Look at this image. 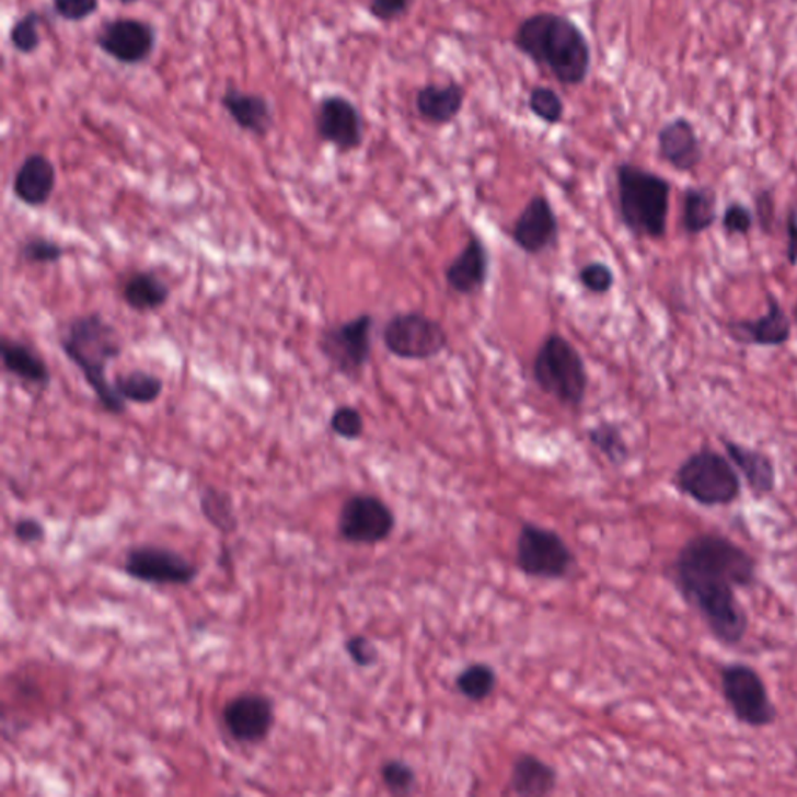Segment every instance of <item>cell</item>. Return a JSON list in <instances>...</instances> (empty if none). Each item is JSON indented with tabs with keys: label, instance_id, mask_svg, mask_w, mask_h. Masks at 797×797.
Returning a JSON list of instances; mask_svg holds the SVG:
<instances>
[{
	"label": "cell",
	"instance_id": "1",
	"mask_svg": "<svg viewBox=\"0 0 797 797\" xmlns=\"http://www.w3.org/2000/svg\"><path fill=\"white\" fill-rule=\"evenodd\" d=\"M758 559L732 539L719 533L690 538L671 563L674 589L725 647L747 637L749 620L737 590L758 582Z\"/></svg>",
	"mask_w": 797,
	"mask_h": 797
},
{
	"label": "cell",
	"instance_id": "2",
	"mask_svg": "<svg viewBox=\"0 0 797 797\" xmlns=\"http://www.w3.org/2000/svg\"><path fill=\"white\" fill-rule=\"evenodd\" d=\"M512 46L559 84L581 86L592 70V47L585 31L566 14L538 11L519 22Z\"/></svg>",
	"mask_w": 797,
	"mask_h": 797
},
{
	"label": "cell",
	"instance_id": "3",
	"mask_svg": "<svg viewBox=\"0 0 797 797\" xmlns=\"http://www.w3.org/2000/svg\"><path fill=\"white\" fill-rule=\"evenodd\" d=\"M60 348L83 374L84 382L106 413L114 416L127 412V402L108 380L106 369L111 361L119 359L124 345L119 332L100 313L77 316L68 324L60 338Z\"/></svg>",
	"mask_w": 797,
	"mask_h": 797
},
{
	"label": "cell",
	"instance_id": "4",
	"mask_svg": "<svg viewBox=\"0 0 797 797\" xmlns=\"http://www.w3.org/2000/svg\"><path fill=\"white\" fill-rule=\"evenodd\" d=\"M620 220L638 239L662 240L667 235L671 183L666 176L633 162L615 168Z\"/></svg>",
	"mask_w": 797,
	"mask_h": 797
},
{
	"label": "cell",
	"instance_id": "5",
	"mask_svg": "<svg viewBox=\"0 0 797 797\" xmlns=\"http://www.w3.org/2000/svg\"><path fill=\"white\" fill-rule=\"evenodd\" d=\"M674 488L701 507H729L741 496L740 474L728 455L712 448L690 453L674 472Z\"/></svg>",
	"mask_w": 797,
	"mask_h": 797
},
{
	"label": "cell",
	"instance_id": "6",
	"mask_svg": "<svg viewBox=\"0 0 797 797\" xmlns=\"http://www.w3.org/2000/svg\"><path fill=\"white\" fill-rule=\"evenodd\" d=\"M539 389L566 407L578 408L588 393L589 378L581 354L563 335H548L533 361Z\"/></svg>",
	"mask_w": 797,
	"mask_h": 797
},
{
	"label": "cell",
	"instance_id": "7",
	"mask_svg": "<svg viewBox=\"0 0 797 797\" xmlns=\"http://www.w3.org/2000/svg\"><path fill=\"white\" fill-rule=\"evenodd\" d=\"M719 685L723 700L741 725L763 729L776 723V704L754 667L744 662L726 663L719 670Z\"/></svg>",
	"mask_w": 797,
	"mask_h": 797
},
{
	"label": "cell",
	"instance_id": "8",
	"mask_svg": "<svg viewBox=\"0 0 797 797\" xmlns=\"http://www.w3.org/2000/svg\"><path fill=\"white\" fill-rule=\"evenodd\" d=\"M383 345L402 360H430L448 348L449 337L437 320L419 312L391 316L382 332Z\"/></svg>",
	"mask_w": 797,
	"mask_h": 797
},
{
	"label": "cell",
	"instance_id": "9",
	"mask_svg": "<svg viewBox=\"0 0 797 797\" xmlns=\"http://www.w3.org/2000/svg\"><path fill=\"white\" fill-rule=\"evenodd\" d=\"M570 547L556 531L527 522L516 544V564L533 578L559 579L574 566Z\"/></svg>",
	"mask_w": 797,
	"mask_h": 797
},
{
	"label": "cell",
	"instance_id": "10",
	"mask_svg": "<svg viewBox=\"0 0 797 797\" xmlns=\"http://www.w3.org/2000/svg\"><path fill=\"white\" fill-rule=\"evenodd\" d=\"M374 320L368 313L332 326L321 334L319 346L331 367L350 380L359 379L371 359Z\"/></svg>",
	"mask_w": 797,
	"mask_h": 797
},
{
	"label": "cell",
	"instance_id": "11",
	"mask_svg": "<svg viewBox=\"0 0 797 797\" xmlns=\"http://www.w3.org/2000/svg\"><path fill=\"white\" fill-rule=\"evenodd\" d=\"M124 571L136 581L154 586H189L198 578V567L186 556L160 545H138L128 550Z\"/></svg>",
	"mask_w": 797,
	"mask_h": 797
},
{
	"label": "cell",
	"instance_id": "12",
	"mask_svg": "<svg viewBox=\"0 0 797 797\" xmlns=\"http://www.w3.org/2000/svg\"><path fill=\"white\" fill-rule=\"evenodd\" d=\"M102 54L124 66L143 65L153 57L158 31L150 22L138 18H116L106 21L94 36Z\"/></svg>",
	"mask_w": 797,
	"mask_h": 797
},
{
	"label": "cell",
	"instance_id": "13",
	"mask_svg": "<svg viewBox=\"0 0 797 797\" xmlns=\"http://www.w3.org/2000/svg\"><path fill=\"white\" fill-rule=\"evenodd\" d=\"M313 122L319 138L335 147L338 153H353L363 146V114L346 95L330 94L321 97Z\"/></svg>",
	"mask_w": 797,
	"mask_h": 797
},
{
	"label": "cell",
	"instance_id": "14",
	"mask_svg": "<svg viewBox=\"0 0 797 797\" xmlns=\"http://www.w3.org/2000/svg\"><path fill=\"white\" fill-rule=\"evenodd\" d=\"M394 522L393 511L382 498L356 494L343 504L338 516V533L350 544L374 545L390 538Z\"/></svg>",
	"mask_w": 797,
	"mask_h": 797
},
{
	"label": "cell",
	"instance_id": "15",
	"mask_svg": "<svg viewBox=\"0 0 797 797\" xmlns=\"http://www.w3.org/2000/svg\"><path fill=\"white\" fill-rule=\"evenodd\" d=\"M221 718L232 740L259 744L267 740L275 725V704L262 693H240L223 707Z\"/></svg>",
	"mask_w": 797,
	"mask_h": 797
},
{
	"label": "cell",
	"instance_id": "16",
	"mask_svg": "<svg viewBox=\"0 0 797 797\" xmlns=\"http://www.w3.org/2000/svg\"><path fill=\"white\" fill-rule=\"evenodd\" d=\"M767 310L755 320H732L726 323V334L737 345L755 348H782L793 335V319H789L774 293H766Z\"/></svg>",
	"mask_w": 797,
	"mask_h": 797
},
{
	"label": "cell",
	"instance_id": "17",
	"mask_svg": "<svg viewBox=\"0 0 797 797\" xmlns=\"http://www.w3.org/2000/svg\"><path fill=\"white\" fill-rule=\"evenodd\" d=\"M559 223L552 203L544 195H534L527 203L512 227V240L523 253L538 256L558 242Z\"/></svg>",
	"mask_w": 797,
	"mask_h": 797
},
{
	"label": "cell",
	"instance_id": "18",
	"mask_svg": "<svg viewBox=\"0 0 797 797\" xmlns=\"http://www.w3.org/2000/svg\"><path fill=\"white\" fill-rule=\"evenodd\" d=\"M660 160L679 173H693L704 161V147L695 124L684 116L667 120L658 131Z\"/></svg>",
	"mask_w": 797,
	"mask_h": 797
},
{
	"label": "cell",
	"instance_id": "19",
	"mask_svg": "<svg viewBox=\"0 0 797 797\" xmlns=\"http://www.w3.org/2000/svg\"><path fill=\"white\" fill-rule=\"evenodd\" d=\"M220 105L240 130L257 138H265L275 127V109L265 95L228 86L221 94Z\"/></svg>",
	"mask_w": 797,
	"mask_h": 797
},
{
	"label": "cell",
	"instance_id": "20",
	"mask_svg": "<svg viewBox=\"0 0 797 797\" xmlns=\"http://www.w3.org/2000/svg\"><path fill=\"white\" fill-rule=\"evenodd\" d=\"M466 103V90L459 81L424 84L415 95L418 116L434 127H446L460 116Z\"/></svg>",
	"mask_w": 797,
	"mask_h": 797
},
{
	"label": "cell",
	"instance_id": "21",
	"mask_svg": "<svg viewBox=\"0 0 797 797\" xmlns=\"http://www.w3.org/2000/svg\"><path fill=\"white\" fill-rule=\"evenodd\" d=\"M721 444L738 474L747 482L752 496L762 498L774 493L777 485V469L767 453L728 438H721Z\"/></svg>",
	"mask_w": 797,
	"mask_h": 797
},
{
	"label": "cell",
	"instance_id": "22",
	"mask_svg": "<svg viewBox=\"0 0 797 797\" xmlns=\"http://www.w3.org/2000/svg\"><path fill=\"white\" fill-rule=\"evenodd\" d=\"M489 265L485 243L477 235H471L459 256L446 269L448 286L461 297H471L485 287L489 278Z\"/></svg>",
	"mask_w": 797,
	"mask_h": 797
},
{
	"label": "cell",
	"instance_id": "23",
	"mask_svg": "<svg viewBox=\"0 0 797 797\" xmlns=\"http://www.w3.org/2000/svg\"><path fill=\"white\" fill-rule=\"evenodd\" d=\"M57 187V169L43 153H32L22 161L13 180L14 197L28 208H41Z\"/></svg>",
	"mask_w": 797,
	"mask_h": 797
},
{
	"label": "cell",
	"instance_id": "24",
	"mask_svg": "<svg viewBox=\"0 0 797 797\" xmlns=\"http://www.w3.org/2000/svg\"><path fill=\"white\" fill-rule=\"evenodd\" d=\"M0 356L3 369L14 378L36 389L49 386L51 379L49 367L27 343L3 337L0 342Z\"/></svg>",
	"mask_w": 797,
	"mask_h": 797
},
{
	"label": "cell",
	"instance_id": "25",
	"mask_svg": "<svg viewBox=\"0 0 797 797\" xmlns=\"http://www.w3.org/2000/svg\"><path fill=\"white\" fill-rule=\"evenodd\" d=\"M718 220V194L712 186H689L682 194L681 224L689 238H697Z\"/></svg>",
	"mask_w": 797,
	"mask_h": 797
},
{
	"label": "cell",
	"instance_id": "26",
	"mask_svg": "<svg viewBox=\"0 0 797 797\" xmlns=\"http://www.w3.org/2000/svg\"><path fill=\"white\" fill-rule=\"evenodd\" d=\"M558 774L555 767L533 754H522L512 763V792L519 796H547L556 788Z\"/></svg>",
	"mask_w": 797,
	"mask_h": 797
},
{
	"label": "cell",
	"instance_id": "27",
	"mask_svg": "<svg viewBox=\"0 0 797 797\" xmlns=\"http://www.w3.org/2000/svg\"><path fill=\"white\" fill-rule=\"evenodd\" d=\"M122 298L136 312H153L168 304L170 287L153 272H139L127 279Z\"/></svg>",
	"mask_w": 797,
	"mask_h": 797
},
{
	"label": "cell",
	"instance_id": "28",
	"mask_svg": "<svg viewBox=\"0 0 797 797\" xmlns=\"http://www.w3.org/2000/svg\"><path fill=\"white\" fill-rule=\"evenodd\" d=\"M117 393L125 402L132 404L150 405L161 397L164 390V382L151 372L135 369L127 374H117L114 380Z\"/></svg>",
	"mask_w": 797,
	"mask_h": 797
},
{
	"label": "cell",
	"instance_id": "29",
	"mask_svg": "<svg viewBox=\"0 0 797 797\" xmlns=\"http://www.w3.org/2000/svg\"><path fill=\"white\" fill-rule=\"evenodd\" d=\"M199 508L205 519L221 534H232L238 530L239 520L230 494L208 486L201 490Z\"/></svg>",
	"mask_w": 797,
	"mask_h": 797
},
{
	"label": "cell",
	"instance_id": "30",
	"mask_svg": "<svg viewBox=\"0 0 797 797\" xmlns=\"http://www.w3.org/2000/svg\"><path fill=\"white\" fill-rule=\"evenodd\" d=\"M496 671L488 663H471L461 670L455 679L457 689L461 695L472 703H482L496 689Z\"/></svg>",
	"mask_w": 797,
	"mask_h": 797
},
{
	"label": "cell",
	"instance_id": "31",
	"mask_svg": "<svg viewBox=\"0 0 797 797\" xmlns=\"http://www.w3.org/2000/svg\"><path fill=\"white\" fill-rule=\"evenodd\" d=\"M590 444L607 457L609 463L622 466L629 460V448L622 430L612 423H600L588 434Z\"/></svg>",
	"mask_w": 797,
	"mask_h": 797
},
{
	"label": "cell",
	"instance_id": "32",
	"mask_svg": "<svg viewBox=\"0 0 797 797\" xmlns=\"http://www.w3.org/2000/svg\"><path fill=\"white\" fill-rule=\"evenodd\" d=\"M527 105H529L530 113L536 119L547 124L548 127L559 125L564 119V114H566L563 97H561L558 91L550 86L531 88Z\"/></svg>",
	"mask_w": 797,
	"mask_h": 797
},
{
	"label": "cell",
	"instance_id": "33",
	"mask_svg": "<svg viewBox=\"0 0 797 797\" xmlns=\"http://www.w3.org/2000/svg\"><path fill=\"white\" fill-rule=\"evenodd\" d=\"M41 16L39 11L28 10L22 14L20 20L14 22L10 31V44L18 54L33 55L38 51L43 38H41Z\"/></svg>",
	"mask_w": 797,
	"mask_h": 797
},
{
	"label": "cell",
	"instance_id": "34",
	"mask_svg": "<svg viewBox=\"0 0 797 797\" xmlns=\"http://www.w3.org/2000/svg\"><path fill=\"white\" fill-rule=\"evenodd\" d=\"M755 224L754 210L740 199L728 203L721 217V228L730 238H748Z\"/></svg>",
	"mask_w": 797,
	"mask_h": 797
},
{
	"label": "cell",
	"instance_id": "35",
	"mask_svg": "<svg viewBox=\"0 0 797 797\" xmlns=\"http://www.w3.org/2000/svg\"><path fill=\"white\" fill-rule=\"evenodd\" d=\"M380 776L391 795H409L416 785L415 770L402 760H389L383 763Z\"/></svg>",
	"mask_w": 797,
	"mask_h": 797
},
{
	"label": "cell",
	"instance_id": "36",
	"mask_svg": "<svg viewBox=\"0 0 797 797\" xmlns=\"http://www.w3.org/2000/svg\"><path fill=\"white\" fill-rule=\"evenodd\" d=\"M752 199H754L752 210H754L755 223L763 235L771 238L776 234L778 223L776 194L771 187H762V189L755 190Z\"/></svg>",
	"mask_w": 797,
	"mask_h": 797
},
{
	"label": "cell",
	"instance_id": "37",
	"mask_svg": "<svg viewBox=\"0 0 797 797\" xmlns=\"http://www.w3.org/2000/svg\"><path fill=\"white\" fill-rule=\"evenodd\" d=\"M22 259L31 264H57L65 256V250L54 240L32 238L25 240L20 250Z\"/></svg>",
	"mask_w": 797,
	"mask_h": 797
},
{
	"label": "cell",
	"instance_id": "38",
	"mask_svg": "<svg viewBox=\"0 0 797 797\" xmlns=\"http://www.w3.org/2000/svg\"><path fill=\"white\" fill-rule=\"evenodd\" d=\"M331 430L337 437L348 439V441L359 439L365 431L363 416H361L359 409L343 405V407H338L332 413Z\"/></svg>",
	"mask_w": 797,
	"mask_h": 797
},
{
	"label": "cell",
	"instance_id": "39",
	"mask_svg": "<svg viewBox=\"0 0 797 797\" xmlns=\"http://www.w3.org/2000/svg\"><path fill=\"white\" fill-rule=\"evenodd\" d=\"M579 282L590 293L607 294L615 286V275L603 262L585 265L578 273Z\"/></svg>",
	"mask_w": 797,
	"mask_h": 797
},
{
	"label": "cell",
	"instance_id": "40",
	"mask_svg": "<svg viewBox=\"0 0 797 797\" xmlns=\"http://www.w3.org/2000/svg\"><path fill=\"white\" fill-rule=\"evenodd\" d=\"M100 0H51V10L66 22H83L94 16Z\"/></svg>",
	"mask_w": 797,
	"mask_h": 797
},
{
	"label": "cell",
	"instance_id": "41",
	"mask_svg": "<svg viewBox=\"0 0 797 797\" xmlns=\"http://www.w3.org/2000/svg\"><path fill=\"white\" fill-rule=\"evenodd\" d=\"M415 0H369L368 14L382 24H393L407 16Z\"/></svg>",
	"mask_w": 797,
	"mask_h": 797
},
{
	"label": "cell",
	"instance_id": "42",
	"mask_svg": "<svg viewBox=\"0 0 797 797\" xmlns=\"http://www.w3.org/2000/svg\"><path fill=\"white\" fill-rule=\"evenodd\" d=\"M345 649L350 660L359 667H372L378 663L379 649L365 636H353L345 642Z\"/></svg>",
	"mask_w": 797,
	"mask_h": 797
},
{
	"label": "cell",
	"instance_id": "43",
	"mask_svg": "<svg viewBox=\"0 0 797 797\" xmlns=\"http://www.w3.org/2000/svg\"><path fill=\"white\" fill-rule=\"evenodd\" d=\"M13 534L22 544H38L46 538L43 522L35 518H22L14 522Z\"/></svg>",
	"mask_w": 797,
	"mask_h": 797
},
{
	"label": "cell",
	"instance_id": "44",
	"mask_svg": "<svg viewBox=\"0 0 797 797\" xmlns=\"http://www.w3.org/2000/svg\"><path fill=\"white\" fill-rule=\"evenodd\" d=\"M785 234H787L785 259H787L789 267H797V205L789 206L787 210Z\"/></svg>",
	"mask_w": 797,
	"mask_h": 797
},
{
	"label": "cell",
	"instance_id": "45",
	"mask_svg": "<svg viewBox=\"0 0 797 797\" xmlns=\"http://www.w3.org/2000/svg\"><path fill=\"white\" fill-rule=\"evenodd\" d=\"M119 2L122 3V5L130 7L135 5V3H138L139 0H119Z\"/></svg>",
	"mask_w": 797,
	"mask_h": 797
},
{
	"label": "cell",
	"instance_id": "46",
	"mask_svg": "<svg viewBox=\"0 0 797 797\" xmlns=\"http://www.w3.org/2000/svg\"><path fill=\"white\" fill-rule=\"evenodd\" d=\"M792 319H793V323L797 324V301H796L795 308H793Z\"/></svg>",
	"mask_w": 797,
	"mask_h": 797
},
{
	"label": "cell",
	"instance_id": "47",
	"mask_svg": "<svg viewBox=\"0 0 797 797\" xmlns=\"http://www.w3.org/2000/svg\"><path fill=\"white\" fill-rule=\"evenodd\" d=\"M795 474L797 475V464H796V466H795Z\"/></svg>",
	"mask_w": 797,
	"mask_h": 797
},
{
	"label": "cell",
	"instance_id": "48",
	"mask_svg": "<svg viewBox=\"0 0 797 797\" xmlns=\"http://www.w3.org/2000/svg\"><path fill=\"white\" fill-rule=\"evenodd\" d=\"M796 760H797V747H796Z\"/></svg>",
	"mask_w": 797,
	"mask_h": 797
},
{
	"label": "cell",
	"instance_id": "49",
	"mask_svg": "<svg viewBox=\"0 0 797 797\" xmlns=\"http://www.w3.org/2000/svg\"><path fill=\"white\" fill-rule=\"evenodd\" d=\"M793 2H796V0H793Z\"/></svg>",
	"mask_w": 797,
	"mask_h": 797
}]
</instances>
